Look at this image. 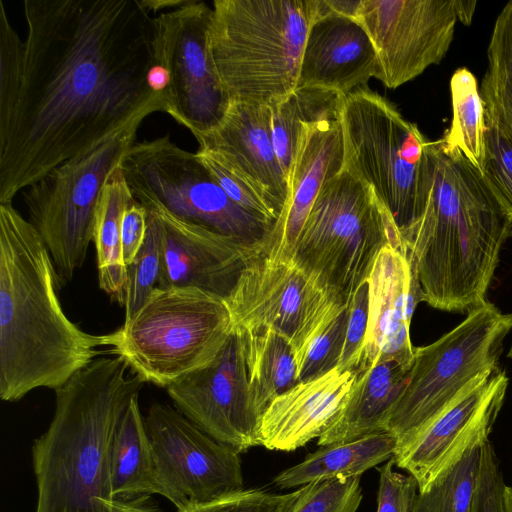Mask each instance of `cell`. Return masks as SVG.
Returning <instances> with one entry per match:
<instances>
[{
  "instance_id": "30",
  "label": "cell",
  "mask_w": 512,
  "mask_h": 512,
  "mask_svg": "<svg viewBox=\"0 0 512 512\" xmlns=\"http://www.w3.org/2000/svg\"><path fill=\"white\" fill-rule=\"evenodd\" d=\"M485 119L512 138V0L501 9L487 47L481 81Z\"/></svg>"
},
{
  "instance_id": "16",
  "label": "cell",
  "mask_w": 512,
  "mask_h": 512,
  "mask_svg": "<svg viewBox=\"0 0 512 512\" xmlns=\"http://www.w3.org/2000/svg\"><path fill=\"white\" fill-rule=\"evenodd\" d=\"M508 384L509 378L499 366L485 372L445 410L396 447L392 459L415 478L418 492L427 491L467 451L489 440Z\"/></svg>"
},
{
  "instance_id": "47",
  "label": "cell",
  "mask_w": 512,
  "mask_h": 512,
  "mask_svg": "<svg viewBox=\"0 0 512 512\" xmlns=\"http://www.w3.org/2000/svg\"><path fill=\"white\" fill-rule=\"evenodd\" d=\"M511 330H512V328H511ZM507 357L508 358H512V344H511L510 349H509V351L507 353Z\"/></svg>"
},
{
  "instance_id": "17",
  "label": "cell",
  "mask_w": 512,
  "mask_h": 512,
  "mask_svg": "<svg viewBox=\"0 0 512 512\" xmlns=\"http://www.w3.org/2000/svg\"><path fill=\"white\" fill-rule=\"evenodd\" d=\"M166 391L181 414L218 442L239 453L261 446V415L250 395L243 335L236 326L209 364Z\"/></svg>"
},
{
  "instance_id": "19",
  "label": "cell",
  "mask_w": 512,
  "mask_h": 512,
  "mask_svg": "<svg viewBox=\"0 0 512 512\" xmlns=\"http://www.w3.org/2000/svg\"><path fill=\"white\" fill-rule=\"evenodd\" d=\"M355 1L321 0L310 25L297 88H320L346 96L376 78L375 47L353 15Z\"/></svg>"
},
{
  "instance_id": "44",
  "label": "cell",
  "mask_w": 512,
  "mask_h": 512,
  "mask_svg": "<svg viewBox=\"0 0 512 512\" xmlns=\"http://www.w3.org/2000/svg\"><path fill=\"white\" fill-rule=\"evenodd\" d=\"M107 512H165L150 500V496L102 500Z\"/></svg>"
},
{
  "instance_id": "22",
  "label": "cell",
  "mask_w": 512,
  "mask_h": 512,
  "mask_svg": "<svg viewBox=\"0 0 512 512\" xmlns=\"http://www.w3.org/2000/svg\"><path fill=\"white\" fill-rule=\"evenodd\" d=\"M199 148L218 152L280 215L288 181L273 145L268 105L231 101L214 130L196 137Z\"/></svg>"
},
{
  "instance_id": "46",
  "label": "cell",
  "mask_w": 512,
  "mask_h": 512,
  "mask_svg": "<svg viewBox=\"0 0 512 512\" xmlns=\"http://www.w3.org/2000/svg\"><path fill=\"white\" fill-rule=\"evenodd\" d=\"M503 512H512V484L503 489Z\"/></svg>"
},
{
  "instance_id": "9",
  "label": "cell",
  "mask_w": 512,
  "mask_h": 512,
  "mask_svg": "<svg viewBox=\"0 0 512 512\" xmlns=\"http://www.w3.org/2000/svg\"><path fill=\"white\" fill-rule=\"evenodd\" d=\"M512 314L487 301L433 343L414 348L406 384L385 431L396 447L445 410L477 377L498 367Z\"/></svg>"
},
{
  "instance_id": "28",
  "label": "cell",
  "mask_w": 512,
  "mask_h": 512,
  "mask_svg": "<svg viewBox=\"0 0 512 512\" xmlns=\"http://www.w3.org/2000/svg\"><path fill=\"white\" fill-rule=\"evenodd\" d=\"M240 331L244 341L250 395L262 416L276 397L299 383L295 350L288 339L273 330Z\"/></svg>"
},
{
  "instance_id": "2",
  "label": "cell",
  "mask_w": 512,
  "mask_h": 512,
  "mask_svg": "<svg viewBox=\"0 0 512 512\" xmlns=\"http://www.w3.org/2000/svg\"><path fill=\"white\" fill-rule=\"evenodd\" d=\"M50 254L12 203L0 204V398L55 390L111 346L64 313Z\"/></svg>"
},
{
  "instance_id": "15",
  "label": "cell",
  "mask_w": 512,
  "mask_h": 512,
  "mask_svg": "<svg viewBox=\"0 0 512 512\" xmlns=\"http://www.w3.org/2000/svg\"><path fill=\"white\" fill-rule=\"evenodd\" d=\"M236 327L273 330L290 341L295 354L313 332L346 304L331 299L292 260L267 252L242 271L225 300Z\"/></svg>"
},
{
  "instance_id": "25",
  "label": "cell",
  "mask_w": 512,
  "mask_h": 512,
  "mask_svg": "<svg viewBox=\"0 0 512 512\" xmlns=\"http://www.w3.org/2000/svg\"><path fill=\"white\" fill-rule=\"evenodd\" d=\"M396 444L395 437L383 431L320 446L302 462L280 472L273 483L281 489H288L328 479L361 476L372 467L390 460Z\"/></svg>"
},
{
  "instance_id": "5",
  "label": "cell",
  "mask_w": 512,
  "mask_h": 512,
  "mask_svg": "<svg viewBox=\"0 0 512 512\" xmlns=\"http://www.w3.org/2000/svg\"><path fill=\"white\" fill-rule=\"evenodd\" d=\"M321 0H215L209 54L230 101L271 105L297 88Z\"/></svg>"
},
{
  "instance_id": "41",
  "label": "cell",
  "mask_w": 512,
  "mask_h": 512,
  "mask_svg": "<svg viewBox=\"0 0 512 512\" xmlns=\"http://www.w3.org/2000/svg\"><path fill=\"white\" fill-rule=\"evenodd\" d=\"M391 458L379 472L376 512H412L418 484L413 476L396 472Z\"/></svg>"
},
{
  "instance_id": "43",
  "label": "cell",
  "mask_w": 512,
  "mask_h": 512,
  "mask_svg": "<svg viewBox=\"0 0 512 512\" xmlns=\"http://www.w3.org/2000/svg\"><path fill=\"white\" fill-rule=\"evenodd\" d=\"M147 230V210L135 198L127 206L121 231L122 258L127 266L140 250Z\"/></svg>"
},
{
  "instance_id": "32",
  "label": "cell",
  "mask_w": 512,
  "mask_h": 512,
  "mask_svg": "<svg viewBox=\"0 0 512 512\" xmlns=\"http://www.w3.org/2000/svg\"><path fill=\"white\" fill-rule=\"evenodd\" d=\"M481 446L467 451L427 491L418 492L412 512H470L478 483Z\"/></svg>"
},
{
  "instance_id": "36",
  "label": "cell",
  "mask_w": 512,
  "mask_h": 512,
  "mask_svg": "<svg viewBox=\"0 0 512 512\" xmlns=\"http://www.w3.org/2000/svg\"><path fill=\"white\" fill-rule=\"evenodd\" d=\"M486 121L485 161L480 177L512 224V138Z\"/></svg>"
},
{
  "instance_id": "33",
  "label": "cell",
  "mask_w": 512,
  "mask_h": 512,
  "mask_svg": "<svg viewBox=\"0 0 512 512\" xmlns=\"http://www.w3.org/2000/svg\"><path fill=\"white\" fill-rule=\"evenodd\" d=\"M147 210V230L144 242L133 261L126 266L127 286L125 320L132 319L144 306L158 285L162 266L163 238L160 221Z\"/></svg>"
},
{
  "instance_id": "27",
  "label": "cell",
  "mask_w": 512,
  "mask_h": 512,
  "mask_svg": "<svg viewBox=\"0 0 512 512\" xmlns=\"http://www.w3.org/2000/svg\"><path fill=\"white\" fill-rule=\"evenodd\" d=\"M134 199L120 164L105 182L98 201L93 230L99 287L125 305L127 273L122 258L121 231L124 212Z\"/></svg>"
},
{
  "instance_id": "1",
  "label": "cell",
  "mask_w": 512,
  "mask_h": 512,
  "mask_svg": "<svg viewBox=\"0 0 512 512\" xmlns=\"http://www.w3.org/2000/svg\"><path fill=\"white\" fill-rule=\"evenodd\" d=\"M23 76L0 123V204L136 120L151 87L154 21L140 0H25Z\"/></svg>"
},
{
  "instance_id": "3",
  "label": "cell",
  "mask_w": 512,
  "mask_h": 512,
  "mask_svg": "<svg viewBox=\"0 0 512 512\" xmlns=\"http://www.w3.org/2000/svg\"><path fill=\"white\" fill-rule=\"evenodd\" d=\"M430 183L417 222L401 235L416 269L422 301L469 313L485 304L512 224L480 172L442 139L428 145Z\"/></svg>"
},
{
  "instance_id": "26",
  "label": "cell",
  "mask_w": 512,
  "mask_h": 512,
  "mask_svg": "<svg viewBox=\"0 0 512 512\" xmlns=\"http://www.w3.org/2000/svg\"><path fill=\"white\" fill-rule=\"evenodd\" d=\"M111 490L113 498L152 494L164 497L145 420L140 412L138 395L131 400L113 438Z\"/></svg>"
},
{
  "instance_id": "7",
  "label": "cell",
  "mask_w": 512,
  "mask_h": 512,
  "mask_svg": "<svg viewBox=\"0 0 512 512\" xmlns=\"http://www.w3.org/2000/svg\"><path fill=\"white\" fill-rule=\"evenodd\" d=\"M339 121L343 168L374 190L401 238L425 207L430 141L388 100L364 88L343 97Z\"/></svg>"
},
{
  "instance_id": "35",
  "label": "cell",
  "mask_w": 512,
  "mask_h": 512,
  "mask_svg": "<svg viewBox=\"0 0 512 512\" xmlns=\"http://www.w3.org/2000/svg\"><path fill=\"white\" fill-rule=\"evenodd\" d=\"M196 155L232 201L273 228L275 227L279 214L222 155L207 148H199Z\"/></svg>"
},
{
  "instance_id": "13",
  "label": "cell",
  "mask_w": 512,
  "mask_h": 512,
  "mask_svg": "<svg viewBox=\"0 0 512 512\" xmlns=\"http://www.w3.org/2000/svg\"><path fill=\"white\" fill-rule=\"evenodd\" d=\"M212 8L189 0L153 17L154 58L168 74L164 112L196 137L217 128L230 105L212 63L207 33Z\"/></svg>"
},
{
  "instance_id": "8",
  "label": "cell",
  "mask_w": 512,
  "mask_h": 512,
  "mask_svg": "<svg viewBox=\"0 0 512 512\" xmlns=\"http://www.w3.org/2000/svg\"><path fill=\"white\" fill-rule=\"evenodd\" d=\"M234 329L224 299L195 287H156L112 332L110 353L144 383L167 388L209 364Z\"/></svg>"
},
{
  "instance_id": "45",
  "label": "cell",
  "mask_w": 512,
  "mask_h": 512,
  "mask_svg": "<svg viewBox=\"0 0 512 512\" xmlns=\"http://www.w3.org/2000/svg\"><path fill=\"white\" fill-rule=\"evenodd\" d=\"M188 2L189 0H140V3L148 12L152 11L154 13L165 8H172L174 10Z\"/></svg>"
},
{
  "instance_id": "4",
  "label": "cell",
  "mask_w": 512,
  "mask_h": 512,
  "mask_svg": "<svg viewBox=\"0 0 512 512\" xmlns=\"http://www.w3.org/2000/svg\"><path fill=\"white\" fill-rule=\"evenodd\" d=\"M119 357L99 356L56 388L48 429L34 440L35 512H107L111 448L144 382Z\"/></svg>"
},
{
  "instance_id": "21",
  "label": "cell",
  "mask_w": 512,
  "mask_h": 512,
  "mask_svg": "<svg viewBox=\"0 0 512 512\" xmlns=\"http://www.w3.org/2000/svg\"><path fill=\"white\" fill-rule=\"evenodd\" d=\"M340 113V112H339ZM344 167L339 114L304 125L288 174V197L267 253L289 259L324 184Z\"/></svg>"
},
{
  "instance_id": "29",
  "label": "cell",
  "mask_w": 512,
  "mask_h": 512,
  "mask_svg": "<svg viewBox=\"0 0 512 512\" xmlns=\"http://www.w3.org/2000/svg\"><path fill=\"white\" fill-rule=\"evenodd\" d=\"M344 96L320 88H296L269 105L273 145L287 177L305 124L337 116Z\"/></svg>"
},
{
  "instance_id": "31",
  "label": "cell",
  "mask_w": 512,
  "mask_h": 512,
  "mask_svg": "<svg viewBox=\"0 0 512 512\" xmlns=\"http://www.w3.org/2000/svg\"><path fill=\"white\" fill-rule=\"evenodd\" d=\"M452 120L442 140L458 148L479 172L485 161V108L475 75L467 68H458L450 79Z\"/></svg>"
},
{
  "instance_id": "23",
  "label": "cell",
  "mask_w": 512,
  "mask_h": 512,
  "mask_svg": "<svg viewBox=\"0 0 512 512\" xmlns=\"http://www.w3.org/2000/svg\"><path fill=\"white\" fill-rule=\"evenodd\" d=\"M356 372L335 368L276 397L260 420L261 446L291 452L319 438L328 427L346 395Z\"/></svg>"
},
{
  "instance_id": "38",
  "label": "cell",
  "mask_w": 512,
  "mask_h": 512,
  "mask_svg": "<svg viewBox=\"0 0 512 512\" xmlns=\"http://www.w3.org/2000/svg\"><path fill=\"white\" fill-rule=\"evenodd\" d=\"M25 41L12 27L0 0V123L12 113L21 86Z\"/></svg>"
},
{
  "instance_id": "12",
  "label": "cell",
  "mask_w": 512,
  "mask_h": 512,
  "mask_svg": "<svg viewBox=\"0 0 512 512\" xmlns=\"http://www.w3.org/2000/svg\"><path fill=\"white\" fill-rule=\"evenodd\" d=\"M476 5L475 0H360L352 13L375 47L376 78L395 89L441 63L457 23L469 26Z\"/></svg>"
},
{
  "instance_id": "24",
  "label": "cell",
  "mask_w": 512,
  "mask_h": 512,
  "mask_svg": "<svg viewBox=\"0 0 512 512\" xmlns=\"http://www.w3.org/2000/svg\"><path fill=\"white\" fill-rule=\"evenodd\" d=\"M408 370L397 362L387 361L357 373L341 407L318 438V445L385 431L393 406L406 384Z\"/></svg>"
},
{
  "instance_id": "11",
  "label": "cell",
  "mask_w": 512,
  "mask_h": 512,
  "mask_svg": "<svg viewBox=\"0 0 512 512\" xmlns=\"http://www.w3.org/2000/svg\"><path fill=\"white\" fill-rule=\"evenodd\" d=\"M142 121L59 164L24 189L28 221L50 254L59 284L71 281L82 267L93 242L101 190L134 144Z\"/></svg>"
},
{
  "instance_id": "40",
  "label": "cell",
  "mask_w": 512,
  "mask_h": 512,
  "mask_svg": "<svg viewBox=\"0 0 512 512\" xmlns=\"http://www.w3.org/2000/svg\"><path fill=\"white\" fill-rule=\"evenodd\" d=\"M345 342L338 368L356 372L364 346L368 323V282L361 284L347 303Z\"/></svg>"
},
{
  "instance_id": "34",
  "label": "cell",
  "mask_w": 512,
  "mask_h": 512,
  "mask_svg": "<svg viewBox=\"0 0 512 512\" xmlns=\"http://www.w3.org/2000/svg\"><path fill=\"white\" fill-rule=\"evenodd\" d=\"M347 304L327 318L295 354L298 382L321 377L338 368L345 342Z\"/></svg>"
},
{
  "instance_id": "20",
  "label": "cell",
  "mask_w": 512,
  "mask_h": 512,
  "mask_svg": "<svg viewBox=\"0 0 512 512\" xmlns=\"http://www.w3.org/2000/svg\"><path fill=\"white\" fill-rule=\"evenodd\" d=\"M368 282V323L356 374L380 362L410 369L414 347L410 323L421 290L405 247L386 245L375 259Z\"/></svg>"
},
{
  "instance_id": "37",
  "label": "cell",
  "mask_w": 512,
  "mask_h": 512,
  "mask_svg": "<svg viewBox=\"0 0 512 512\" xmlns=\"http://www.w3.org/2000/svg\"><path fill=\"white\" fill-rule=\"evenodd\" d=\"M360 479L334 478L304 485L290 512H357L363 499Z\"/></svg>"
},
{
  "instance_id": "10",
  "label": "cell",
  "mask_w": 512,
  "mask_h": 512,
  "mask_svg": "<svg viewBox=\"0 0 512 512\" xmlns=\"http://www.w3.org/2000/svg\"><path fill=\"white\" fill-rule=\"evenodd\" d=\"M120 168L133 197L145 208L172 215L268 251L273 227L232 201L196 153L168 135L134 143Z\"/></svg>"
},
{
  "instance_id": "42",
  "label": "cell",
  "mask_w": 512,
  "mask_h": 512,
  "mask_svg": "<svg viewBox=\"0 0 512 512\" xmlns=\"http://www.w3.org/2000/svg\"><path fill=\"white\" fill-rule=\"evenodd\" d=\"M505 484L498 457L488 440L481 446L478 483L470 512H503Z\"/></svg>"
},
{
  "instance_id": "18",
  "label": "cell",
  "mask_w": 512,
  "mask_h": 512,
  "mask_svg": "<svg viewBox=\"0 0 512 512\" xmlns=\"http://www.w3.org/2000/svg\"><path fill=\"white\" fill-rule=\"evenodd\" d=\"M163 238L157 287H195L226 300L242 271L266 250L184 221L157 207Z\"/></svg>"
},
{
  "instance_id": "14",
  "label": "cell",
  "mask_w": 512,
  "mask_h": 512,
  "mask_svg": "<svg viewBox=\"0 0 512 512\" xmlns=\"http://www.w3.org/2000/svg\"><path fill=\"white\" fill-rule=\"evenodd\" d=\"M144 420L164 497L178 511L243 489L240 453L235 449L169 405L152 404Z\"/></svg>"
},
{
  "instance_id": "39",
  "label": "cell",
  "mask_w": 512,
  "mask_h": 512,
  "mask_svg": "<svg viewBox=\"0 0 512 512\" xmlns=\"http://www.w3.org/2000/svg\"><path fill=\"white\" fill-rule=\"evenodd\" d=\"M301 487L286 494L261 489H242L218 499L188 505L178 512H290Z\"/></svg>"
},
{
  "instance_id": "6",
  "label": "cell",
  "mask_w": 512,
  "mask_h": 512,
  "mask_svg": "<svg viewBox=\"0 0 512 512\" xmlns=\"http://www.w3.org/2000/svg\"><path fill=\"white\" fill-rule=\"evenodd\" d=\"M386 245L404 247L374 190L343 168L320 190L291 260L331 299L347 304Z\"/></svg>"
}]
</instances>
